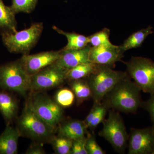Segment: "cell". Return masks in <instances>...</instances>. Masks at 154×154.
<instances>
[{"label":"cell","mask_w":154,"mask_h":154,"mask_svg":"<svg viewBox=\"0 0 154 154\" xmlns=\"http://www.w3.org/2000/svg\"><path fill=\"white\" fill-rule=\"evenodd\" d=\"M27 154H44L45 152L41 146L38 145L30 146L25 152Z\"/></svg>","instance_id":"obj_30"},{"label":"cell","mask_w":154,"mask_h":154,"mask_svg":"<svg viewBox=\"0 0 154 154\" xmlns=\"http://www.w3.org/2000/svg\"><path fill=\"white\" fill-rule=\"evenodd\" d=\"M99 135L110 144L116 151L124 153L129 139V135L122 117L116 110H109L108 117L103 122Z\"/></svg>","instance_id":"obj_6"},{"label":"cell","mask_w":154,"mask_h":154,"mask_svg":"<svg viewBox=\"0 0 154 154\" xmlns=\"http://www.w3.org/2000/svg\"><path fill=\"white\" fill-rule=\"evenodd\" d=\"M38 0H12L10 8L15 14H30L36 8Z\"/></svg>","instance_id":"obj_24"},{"label":"cell","mask_w":154,"mask_h":154,"mask_svg":"<svg viewBox=\"0 0 154 154\" xmlns=\"http://www.w3.org/2000/svg\"><path fill=\"white\" fill-rule=\"evenodd\" d=\"M17 22L16 14L10 6H7L0 0V35L17 32Z\"/></svg>","instance_id":"obj_17"},{"label":"cell","mask_w":154,"mask_h":154,"mask_svg":"<svg viewBox=\"0 0 154 154\" xmlns=\"http://www.w3.org/2000/svg\"><path fill=\"white\" fill-rule=\"evenodd\" d=\"M140 88L128 75L119 82L106 95L102 103L109 109L125 113H134L141 107Z\"/></svg>","instance_id":"obj_1"},{"label":"cell","mask_w":154,"mask_h":154,"mask_svg":"<svg viewBox=\"0 0 154 154\" xmlns=\"http://www.w3.org/2000/svg\"><path fill=\"white\" fill-rule=\"evenodd\" d=\"M123 57V53L119 46L112 44L91 46L89 59L91 62L113 68L115 63L121 61Z\"/></svg>","instance_id":"obj_12"},{"label":"cell","mask_w":154,"mask_h":154,"mask_svg":"<svg viewBox=\"0 0 154 154\" xmlns=\"http://www.w3.org/2000/svg\"><path fill=\"white\" fill-rule=\"evenodd\" d=\"M99 65L90 62L82 63L70 69L67 72V81L87 79L94 72Z\"/></svg>","instance_id":"obj_22"},{"label":"cell","mask_w":154,"mask_h":154,"mask_svg":"<svg viewBox=\"0 0 154 154\" xmlns=\"http://www.w3.org/2000/svg\"><path fill=\"white\" fill-rule=\"evenodd\" d=\"M88 129L84 121L71 119L61 124L59 126L58 132L59 135L74 140L87 137Z\"/></svg>","instance_id":"obj_15"},{"label":"cell","mask_w":154,"mask_h":154,"mask_svg":"<svg viewBox=\"0 0 154 154\" xmlns=\"http://www.w3.org/2000/svg\"><path fill=\"white\" fill-rule=\"evenodd\" d=\"M75 95L73 91L68 88H63L56 93L54 100L63 108L70 107L74 102Z\"/></svg>","instance_id":"obj_25"},{"label":"cell","mask_w":154,"mask_h":154,"mask_svg":"<svg viewBox=\"0 0 154 154\" xmlns=\"http://www.w3.org/2000/svg\"><path fill=\"white\" fill-rule=\"evenodd\" d=\"M52 28L59 34L66 36L68 42L66 46L62 49L63 50L82 49L89 44L88 36L78 34L75 32L70 33L66 32L54 25L53 26Z\"/></svg>","instance_id":"obj_19"},{"label":"cell","mask_w":154,"mask_h":154,"mask_svg":"<svg viewBox=\"0 0 154 154\" xmlns=\"http://www.w3.org/2000/svg\"><path fill=\"white\" fill-rule=\"evenodd\" d=\"M152 29V26H149L147 28L133 33L125 40L121 45H119V48L124 53L128 50L140 47L147 37L150 34L154 33Z\"/></svg>","instance_id":"obj_20"},{"label":"cell","mask_w":154,"mask_h":154,"mask_svg":"<svg viewBox=\"0 0 154 154\" xmlns=\"http://www.w3.org/2000/svg\"><path fill=\"white\" fill-rule=\"evenodd\" d=\"M85 148L88 154H106V152L97 143L95 135L89 133L86 138Z\"/></svg>","instance_id":"obj_27"},{"label":"cell","mask_w":154,"mask_h":154,"mask_svg":"<svg viewBox=\"0 0 154 154\" xmlns=\"http://www.w3.org/2000/svg\"><path fill=\"white\" fill-rule=\"evenodd\" d=\"M108 108L101 102H94L88 115L84 120L88 128L94 130L105 120Z\"/></svg>","instance_id":"obj_18"},{"label":"cell","mask_w":154,"mask_h":154,"mask_svg":"<svg viewBox=\"0 0 154 154\" xmlns=\"http://www.w3.org/2000/svg\"><path fill=\"white\" fill-rule=\"evenodd\" d=\"M128 143V154H154V127L131 128Z\"/></svg>","instance_id":"obj_10"},{"label":"cell","mask_w":154,"mask_h":154,"mask_svg":"<svg viewBox=\"0 0 154 154\" xmlns=\"http://www.w3.org/2000/svg\"><path fill=\"white\" fill-rule=\"evenodd\" d=\"M127 75V72L114 70L110 67L99 65L87 78L94 102H102L106 95Z\"/></svg>","instance_id":"obj_4"},{"label":"cell","mask_w":154,"mask_h":154,"mask_svg":"<svg viewBox=\"0 0 154 154\" xmlns=\"http://www.w3.org/2000/svg\"><path fill=\"white\" fill-rule=\"evenodd\" d=\"M86 138L72 140L71 154H88L85 148Z\"/></svg>","instance_id":"obj_28"},{"label":"cell","mask_w":154,"mask_h":154,"mask_svg":"<svg viewBox=\"0 0 154 154\" xmlns=\"http://www.w3.org/2000/svg\"><path fill=\"white\" fill-rule=\"evenodd\" d=\"M20 135L37 142H50L54 136L55 127L48 124L35 113L28 102L17 121Z\"/></svg>","instance_id":"obj_2"},{"label":"cell","mask_w":154,"mask_h":154,"mask_svg":"<svg viewBox=\"0 0 154 154\" xmlns=\"http://www.w3.org/2000/svg\"><path fill=\"white\" fill-rule=\"evenodd\" d=\"M17 128L7 124L5 130L0 135V154H17L18 140L20 136Z\"/></svg>","instance_id":"obj_14"},{"label":"cell","mask_w":154,"mask_h":154,"mask_svg":"<svg viewBox=\"0 0 154 154\" xmlns=\"http://www.w3.org/2000/svg\"><path fill=\"white\" fill-rule=\"evenodd\" d=\"M123 63L128 75L141 91L151 95L154 94V62L147 58L132 57Z\"/></svg>","instance_id":"obj_7"},{"label":"cell","mask_w":154,"mask_h":154,"mask_svg":"<svg viewBox=\"0 0 154 154\" xmlns=\"http://www.w3.org/2000/svg\"><path fill=\"white\" fill-rule=\"evenodd\" d=\"M72 140L70 139L58 135L54 136L50 142L56 153L71 154Z\"/></svg>","instance_id":"obj_23"},{"label":"cell","mask_w":154,"mask_h":154,"mask_svg":"<svg viewBox=\"0 0 154 154\" xmlns=\"http://www.w3.org/2000/svg\"><path fill=\"white\" fill-rule=\"evenodd\" d=\"M141 107L146 110L149 114L152 126L154 127V94L151 95L150 98L146 101H143Z\"/></svg>","instance_id":"obj_29"},{"label":"cell","mask_w":154,"mask_h":154,"mask_svg":"<svg viewBox=\"0 0 154 154\" xmlns=\"http://www.w3.org/2000/svg\"><path fill=\"white\" fill-rule=\"evenodd\" d=\"M17 100L8 91H0V112L7 124H11L18 112Z\"/></svg>","instance_id":"obj_16"},{"label":"cell","mask_w":154,"mask_h":154,"mask_svg":"<svg viewBox=\"0 0 154 154\" xmlns=\"http://www.w3.org/2000/svg\"><path fill=\"white\" fill-rule=\"evenodd\" d=\"M91 47L89 44L82 49H61L60 57L54 64L61 68L68 70L81 64L90 62H91L89 59Z\"/></svg>","instance_id":"obj_13"},{"label":"cell","mask_w":154,"mask_h":154,"mask_svg":"<svg viewBox=\"0 0 154 154\" xmlns=\"http://www.w3.org/2000/svg\"><path fill=\"white\" fill-rule=\"evenodd\" d=\"M60 55V50L51 51L32 55L24 54L20 60L27 73L32 75L54 63Z\"/></svg>","instance_id":"obj_11"},{"label":"cell","mask_w":154,"mask_h":154,"mask_svg":"<svg viewBox=\"0 0 154 154\" xmlns=\"http://www.w3.org/2000/svg\"><path fill=\"white\" fill-rule=\"evenodd\" d=\"M110 30L105 28L100 31L88 36L89 44L92 47L100 46L102 45H111L110 40Z\"/></svg>","instance_id":"obj_26"},{"label":"cell","mask_w":154,"mask_h":154,"mask_svg":"<svg viewBox=\"0 0 154 154\" xmlns=\"http://www.w3.org/2000/svg\"><path fill=\"white\" fill-rule=\"evenodd\" d=\"M68 70L54 64L30 75V91L42 92L62 85L67 81Z\"/></svg>","instance_id":"obj_9"},{"label":"cell","mask_w":154,"mask_h":154,"mask_svg":"<svg viewBox=\"0 0 154 154\" xmlns=\"http://www.w3.org/2000/svg\"><path fill=\"white\" fill-rule=\"evenodd\" d=\"M69 85L76 99L77 105H81L84 101L91 98L92 94L88 79L68 81Z\"/></svg>","instance_id":"obj_21"},{"label":"cell","mask_w":154,"mask_h":154,"mask_svg":"<svg viewBox=\"0 0 154 154\" xmlns=\"http://www.w3.org/2000/svg\"><path fill=\"white\" fill-rule=\"evenodd\" d=\"M30 88V75L20 59L0 65V89L25 96Z\"/></svg>","instance_id":"obj_3"},{"label":"cell","mask_w":154,"mask_h":154,"mask_svg":"<svg viewBox=\"0 0 154 154\" xmlns=\"http://www.w3.org/2000/svg\"><path fill=\"white\" fill-rule=\"evenodd\" d=\"M27 102L35 113L51 126L55 127L63 119V108L42 91H31Z\"/></svg>","instance_id":"obj_8"},{"label":"cell","mask_w":154,"mask_h":154,"mask_svg":"<svg viewBox=\"0 0 154 154\" xmlns=\"http://www.w3.org/2000/svg\"><path fill=\"white\" fill-rule=\"evenodd\" d=\"M43 29L42 22L33 23L27 29L2 35L3 44L11 53L29 54L38 42Z\"/></svg>","instance_id":"obj_5"}]
</instances>
